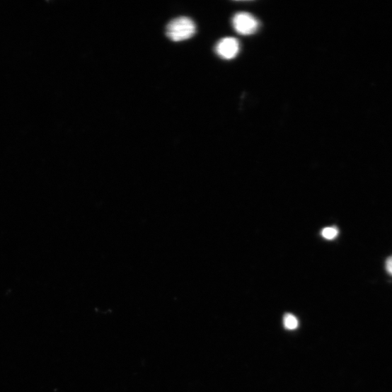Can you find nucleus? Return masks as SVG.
Returning a JSON list of instances; mask_svg holds the SVG:
<instances>
[{
  "label": "nucleus",
  "mask_w": 392,
  "mask_h": 392,
  "mask_svg": "<svg viewBox=\"0 0 392 392\" xmlns=\"http://www.w3.org/2000/svg\"><path fill=\"white\" fill-rule=\"evenodd\" d=\"M196 32L195 23L189 18L180 17L173 20L166 26V34L175 42L190 39Z\"/></svg>",
  "instance_id": "1"
},
{
  "label": "nucleus",
  "mask_w": 392,
  "mask_h": 392,
  "mask_svg": "<svg viewBox=\"0 0 392 392\" xmlns=\"http://www.w3.org/2000/svg\"><path fill=\"white\" fill-rule=\"evenodd\" d=\"M260 23L257 18L246 12L236 13L233 18L235 31L241 35L255 34L259 29Z\"/></svg>",
  "instance_id": "2"
},
{
  "label": "nucleus",
  "mask_w": 392,
  "mask_h": 392,
  "mask_svg": "<svg viewBox=\"0 0 392 392\" xmlns=\"http://www.w3.org/2000/svg\"><path fill=\"white\" fill-rule=\"evenodd\" d=\"M215 51L221 59H234L239 53L240 43L234 38H224L217 44Z\"/></svg>",
  "instance_id": "3"
},
{
  "label": "nucleus",
  "mask_w": 392,
  "mask_h": 392,
  "mask_svg": "<svg viewBox=\"0 0 392 392\" xmlns=\"http://www.w3.org/2000/svg\"><path fill=\"white\" fill-rule=\"evenodd\" d=\"M284 327L290 330H295L299 326L297 318L292 314H287L284 318Z\"/></svg>",
  "instance_id": "4"
},
{
  "label": "nucleus",
  "mask_w": 392,
  "mask_h": 392,
  "mask_svg": "<svg viewBox=\"0 0 392 392\" xmlns=\"http://www.w3.org/2000/svg\"><path fill=\"white\" fill-rule=\"evenodd\" d=\"M338 234L339 231L335 228H325L321 232L322 236L328 240L334 239L338 236Z\"/></svg>",
  "instance_id": "5"
},
{
  "label": "nucleus",
  "mask_w": 392,
  "mask_h": 392,
  "mask_svg": "<svg viewBox=\"0 0 392 392\" xmlns=\"http://www.w3.org/2000/svg\"><path fill=\"white\" fill-rule=\"evenodd\" d=\"M386 270L389 275H392V256L386 261Z\"/></svg>",
  "instance_id": "6"
}]
</instances>
